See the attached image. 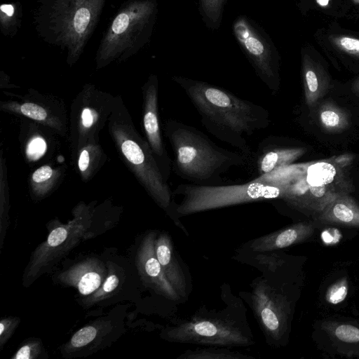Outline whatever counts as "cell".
Masks as SVG:
<instances>
[{"label":"cell","instance_id":"cell-12","mask_svg":"<svg viewBox=\"0 0 359 359\" xmlns=\"http://www.w3.org/2000/svg\"><path fill=\"white\" fill-rule=\"evenodd\" d=\"M144 126L151 146V150L168 180L172 170V161L169 157L161 135L158 115V83L153 79L145 93Z\"/></svg>","mask_w":359,"mask_h":359},{"label":"cell","instance_id":"cell-21","mask_svg":"<svg viewBox=\"0 0 359 359\" xmlns=\"http://www.w3.org/2000/svg\"><path fill=\"white\" fill-rule=\"evenodd\" d=\"M20 319L18 317H6L0 321V348L2 349L4 345L11 337L12 334L18 327Z\"/></svg>","mask_w":359,"mask_h":359},{"label":"cell","instance_id":"cell-28","mask_svg":"<svg viewBox=\"0 0 359 359\" xmlns=\"http://www.w3.org/2000/svg\"><path fill=\"white\" fill-rule=\"evenodd\" d=\"M338 44L346 51L354 53H359V39L343 36L339 39Z\"/></svg>","mask_w":359,"mask_h":359},{"label":"cell","instance_id":"cell-5","mask_svg":"<svg viewBox=\"0 0 359 359\" xmlns=\"http://www.w3.org/2000/svg\"><path fill=\"white\" fill-rule=\"evenodd\" d=\"M90 221L76 218L67 224L53 228L45 241L32 252L25 270L22 283L29 286L39 276L48 272L81 241L92 235Z\"/></svg>","mask_w":359,"mask_h":359},{"label":"cell","instance_id":"cell-2","mask_svg":"<svg viewBox=\"0 0 359 359\" xmlns=\"http://www.w3.org/2000/svg\"><path fill=\"white\" fill-rule=\"evenodd\" d=\"M165 133L173 152L172 170L189 183L224 184L225 173L248 164L242 154L219 147L194 126L170 119L166 122Z\"/></svg>","mask_w":359,"mask_h":359},{"label":"cell","instance_id":"cell-13","mask_svg":"<svg viewBox=\"0 0 359 359\" xmlns=\"http://www.w3.org/2000/svg\"><path fill=\"white\" fill-rule=\"evenodd\" d=\"M155 251L165 276L181 299L187 297L191 287L189 276L175 252L171 237L167 232L162 231L156 236Z\"/></svg>","mask_w":359,"mask_h":359},{"label":"cell","instance_id":"cell-34","mask_svg":"<svg viewBox=\"0 0 359 359\" xmlns=\"http://www.w3.org/2000/svg\"><path fill=\"white\" fill-rule=\"evenodd\" d=\"M309 189L312 195L316 198H321L325 194V185L311 186L309 184Z\"/></svg>","mask_w":359,"mask_h":359},{"label":"cell","instance_id":"cell-15","mask_svg":"<svg viewBox=\"0 0 359 359\" xmlns=\"http://www.w3.org/2000/svg\"><path fill=\"white\" fill-rule=\"evenodd\" d=\"M298 154V150L281 147L276 143V138L267 137L259 144L255 155V178L288 165Z\"/></svg>","mask_w":359,"mask_h":359},{"label":"cell","instance_id":"cell-20","mask_svg":"<svg viewBox=\"0 0 359 359\" xmlns=\"http://www.w3.org/2000/svg\"><path fill=\"white\" fill-rule=\"evenodd\" d=\"M45 354L46 353L41 341L29 338L23 342L11 359H37L43 358Z\"/></svg>","mask_w":359,"mask_h":359},{"label":"cell","instance_id":"cell-22","mask_svg":"<svg viewBox=\"0 0 359 359\" xmlns=\"http://www.w3.org/2000/svg\"><path fill=\"white\" fill-rule=\"evenodd\" d=\"M347 294V282L345 280H341L330 287L326 294V299L328 302L337 304L343 302Z\"/></svg>","mask_w":359,"mask_h":359},{"label":"cell","instance_id":"cell-32","mask_svg":"<svg viewBox=\"0 0 359 359\" xmlns=\"http://www.w3.org/2000/svg\"><path fill=\"white\" fill-rule=\"evenodd\" d=\"M83 125L87 128L90 127L94 122V115L92 111L88 108L84 109L81 115Z\"/></svg>","mask_w":359,"mask_h":359},{"label":"cell","instance_id":"cell-14","mask_svg":"<svg viewBox=\"0 0 359 359\" xmlns=\"http://www.w3.org/2000/svg\"><path fill=\"white\" fill-rule=\"evenodd\" d=\"M313 232L311 224L299 223L273 233L259 237L249 242L252 252H269L299 243Z\"/></svg>","mask_w":359,"mask_h":359},{"label":"cell","instance_id":"cell-1","mask_svg":"<svg viewBox=\"0 0 359 359\" xmlns=\"http://www.w3.org/2000/svg\"><path fill=\"white\" fill-rule=\"evenodd\" d=\"M172 79L195 107L204 128L238 149L248 161L251 160L252 151L248 139L269 126V111L206 81L177 75Z\"/></svg>","mask_w":359,"mask_h":359},{"label":"cell","instance_id":"cell-31","mask_svg":"<svg viewBox=\"0 0 359 359\" xmlns=\"http://www.w3.org/2000/svg\"><path fill=\"white\" fill-rule=\"evenodd\" d=\"M307 87L310 92L314 93L318 88V81L314 72L308 70L305 75Z\"/></svg>","mask_w":359,"mask_h":359},{"label":"cell","instance_id":"cell-16","mask_svg":"<svg viewBox=\"0 0 359 359\" xmlns=\"http://www.w3.org/2000/svg\"><path fill=\"white\" fill-rule=\"evenodd\" d=\"M322 219L341 224L359 226V208L348 199H338L328 207Z\"/></svg>","mask_w":359,"mask_h":359},{"label":"cell","instance_id":"cell-30","mask_svg":"<svg viewBox=\"0 0 359 359\" xmlns=\"http://www.w3.org/2000/svg\"><path fill=\"white\" fill-rule=\"evenodd\" d=\"M321 121L324 125L329 127H334L339 123V115L331 110H325L320 114Z\"/></svg>","mask_w":359,"mask_h":359},{"label":"cell","instance_id":"cell-25","mask_svg":"<svg viewBox=\"0 0 359 359\" xmlns=\"http://www.w3.org/2000/svg\"><path fill=\"white\" fill-rule=\"evenodd\" d=\"M22 113L32 119L42 121L46 118V111L45 109L33 103H25L21 106Z\"/></svg>","mask_w":359,"mask_h":359},{"label":"cell","instance_id":"cell-6","mask_svg":"<svg viewBox=\"0 0 359 359\" xmlns=\"http://www.w3.org/2000/svg\"><path fill=\"white\" fill-rule=\"evenodd\" d=\"M232 29L259 79L276 92L279 85L278 55L268 34L246 16L238 17Z\"/></svg>","mask_w":359,"mask_h":359},{"label":"cell","instance_id":"cell-24","mask_svg":"<svg viewBox=\"0 0 359 359\" xmlns=\"http://www.w3.org/2000/svg\"><path fill=\"white\" fill-rule=\"evenodd\" d=\"M90 19V14L86 8H80L76 12L74 18V26L76 32L79 34L83 33Z\"/></svg>","mask_w":359,"mask_h":359},{"label":"cell","instance_id":"cell-11","mask_svg":"<svg viewBox=\"0 0 359 359\" xmlns=\"http://www.w3.org/2000/svg\"><path fill=\"white\" fill-rule=\"evenodd\" d=\"M107 275L101 286L93 294L79 300L84 309L114 304L125 297L124 292L132 291V273L126 262L119 264L114 259H106Z\"/></svg>","mask_w":359,"mask_h":359},{"label":"cell","instance_id":"cell-27","mask_svg":"<svg viewBox=\"0 0 359 359\" xmlns=\"http://www.w3.org/2000/svg\"><path fill=\"white\" fill-rule=\"evenodd\" d=\"M128 24V15L125 13H121L114 19L111 26V29L114 34H119L126 31Z\"/></svg>","mask_w":359,"mask_h":359},{"label":"cell","instance_id":"cell-10","mask_svg":"<svg viewBox=\"0 0 359 359\" xmlns=\"http://www.w3.org/2000/svg\"><path fill=\"white\" fill-rule=\"evenodd\" d=\"M107 275L106 261L97 256H88L65 266L55 274L54 280L62 286L75 288L85 297L101 286Z\"/></svg>","mask_w":359,"mask_h":359},{"label":"cell","instance_id":"cell-33","mask_svg":"<svg viewBox=\"0 0 359 359\" xmlns=\"http://www.w3.org/2000/svg\"><path fill=\"white\" fill-rule=\"evenodd\" d=\"M89 164V154L86 150H83L79 160V168L81 171H86Z\"/></svg>","mask_w":359,"mask_h":359},{"label":"cell","instance_id":"cell-3","mask_svg":"<svg viewBox=\"0 0 359 359\" xmlns=\"http://www.w3.org/2000/svg\"><path fill=\"white\" fill-rule=\"evenodd\" d=\"M172 196L181 197L175 202L176 217L225 207L279 198L280 189L256 179L242 184L199 185L191 183L178 184Z\"/></svg>","mask_w":359,"mask_h":359},{"label":"cell","instance_id":"cell-29","mask_svg":"<svg viewBox=\"0 0 359 359\" xmlns=\"http://www.w3.org/2000/svg\"><path fill=\"white\" fill-rule=\"evenodd\" d=\"M53 170L48 165H44L37 169L32 175V180L34 182H43L52 176Z\"/></svg>","mask_w":359,"mask_h":359},{"label":"cell","instance_id":"cell-26","mask_svg":"<svg viewBox=\"0 0 359 359\" xmlns=\"http://www.w3.org/2000/svg\"><path fill=\"white\" fill-rule=\"evenodd\" d=\"M46 145L41 137L33 139L28 145L27 154L33 159H36L43 154Z\"/></svg>","mask_w":359,"mask_h":359},{"label":"cell","instance_id":"cell-17","mask_svg":"<svg viewBox=\"0 0 359 359\" xmlns=\"http://www.w3.org/2000/svg\"><path fill=\"white\" fill-rule=\"evenodd\" d=\"M179 359H254L250 355L232 351L225 347H210L187 350L180 355Z\"/></svg>","mask_w":359,"mask_h":359},{"label":"cell","instance_id":"cell-35","mask_svg":"<svg viewBox=\"0 0 359 359\" xmlns=\"http://www.w3.org/2000/svg\"><path fill=\"white\" fill-rule=\"evenodd\" d=\"M1 11L8 16H12L14 13V8L11 4H3L1 6Z\"/></svg>","mask_w":359,"mask_h":359},{"label":"cell","instance_id":"cell-9","mask_svg":"<svg viewBox=\"0 0 359 359\" xmlns=\"http://www.w3.org/2000/svg\"><path fill=\"white\" fill-rule=\"evenodd\" d=\"M157 233L149 231L142 238L136 251L135 264L143 285L171 301L181 297L165 276L156 257L155 241Z\"/></svg>","mask_w":359,"mask_h":359},{"label":"cell","instance_id":"cell-18","mask_svg":"<svg viewBox=\"0 0 359 359\" xmlns=\"http://www.w3.org/2000/svg\"><path fill=\"white\" fill-rule=\"evenodd\" d=\"M227 0H198L199 10L206 25L218 29L221 25L224 7Z\"/></svg>","mask_w":359,"mask_h":359},{"label":"cell","instance_id":"cell-23","mask_svg":"<svg viewBox=\"0 0 359 359\" xmlns=\"http://www.w3.org/2000/svg\"><path fill=\"white\" fill-rule=\"evenodd\" d=\"M334 334L337 339L347 343L359 342V329L353 325L343 324L338 326Z\"/></svg>","mask_w":359,"mask_h":359},{"label":"cell","instance_id":"cell-7","mask_svg":"<svg viewBox=\"0 0 359 359\" xmlns=\"http://www.w3.org/2000/svg\"><path fill=\"white\" fill-rule=\"evenodd\" d=\"M123 331L120 314L100 317L77 330L62 346L61 353L67 358L88 355L111 344Z\"/></svg>","mask_w":359,"mask_h":359},{"label":"cell","instance_id":"cell-36","mask_svg":"<svg viewBox=\"0 0 359 359\" xmlns=\"http://www.w3.org/2000/svg\"><path fill=\"white\" fill-rule=\"evenodd\" d=\"M330 0H316L317 3L322 6H325L328 4Z\"/></svg>","mask_w":359,"mask_h":359},{"label":"cell","instance_id":"cell-8","mask_svg":"<svg viewBox=\"0 0 359 359\" xmlns=\"http://www.w3.org/2000/svg\"><path fill=\"white\" fill-rule=\"evenodd\" d=\"M255 316L267 342L277 343L286 325V313L283 297L265 278L255 280L250 295Z\"/></svg>","mask_w":359,"mask_h":359},{"label":"cell","instance_id":"cell-4","mask_svg":"<svg viewBox=\"0 0 359 359\" xmlns=\"http://www.w3.org/2000/svg\"><path fill=\"white\" fill-rule=\"evenodd\" d=\"M161 337L171 342L229 348L248 346L255 343L244 325L220 313H196L189 319L180 320L167 327L162 332Z\"/></svg>","mask_w":359,"mask_h":359},{"label":"cell","instance_id":"cell-19","mask_svg":"<svg viewBox=\"0 0 359 359\" xmlns=\"http://www.w3.org/2000/svg\"><path fill=\"white\" fill-rule=\"evenodd\" d=\"M336 170L332 164L320 162L308 168L306 180L311 186L326 185L334 180Z\"/></svg>","mask_w":359,"mask_h":359}]
</instances>
